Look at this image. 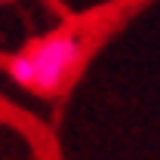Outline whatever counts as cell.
<instances>
[{"mask_svg": "<svg viewBox=\"0 0 160 160\" xmlns=\"http://www.w3.org/2000/svg\"><path fill=\"white\" fill-rule=\"evenodd\" d=\"M86 52V31L83 28H62L49 37L37 40L31 49L6 62L12 80L22 89H31L43 99H52L65 89V83L77 71Z\"/></svg>", "mask_w": 160, "mask_h": 160, "instance_id": "cell-1", "label": "cell"}]
</instances>
